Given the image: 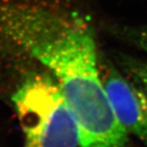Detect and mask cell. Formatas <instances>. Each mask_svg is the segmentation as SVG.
I'll list each match as a JSON object with an SVG mask.
<instances>
[{
  "label": "cell",
  "mask_w": 147,
  "mask_h": 147,
  "mask_svg": "<svg viewBox=\"0 0 147 147\" xmlns=\"http://www.w3.org/2000/svg\"><path fill=\"white\" fill-rule=\"evenodd\" d=\"M24 135V147H79L78 125L60 88L52 78L36 74L13 96Z\"/></svg>",
  "instance_id": "obj_2"
},
{
  "label": "cell",
  "mask_w": 147,
  "mask_h": 147,
  "mask_svg": "<svg viewBox=\"0 0 147 147\" xmlns=\"http://www.w3.org/2000/svg\"><path fill=\"white\" fill-rule=\"evenodd\" d=\"M117 64L121 72L136 86L147 109V61L119 54L117 55Z\"/></svg>",
  "instance_id": "obj_4"
},
{
  "label": "cell",
  "mask_w": 147,
  "mask_h": 147,
  "mask_svg": "<svg viewBox=\"0 0 147 147\" xmlns=\"http://www.w3.org/2000/svg\"><path fill=\"white\" fill-rule=\"evenodd\" d=\"M101 78L119 123L129 136H134L147 146V109L136 86L112 64L103 66Z\"/></svg>",
  "instance_id": "obj_3"
},
{
  "label": "cell",
  "mask_w": 147,
  "mask_h": 147,
  "mask_svg": "<svg viewBox=\"0 0 147 147\" xmlns=\"http://www.w3.org/2000/svg\"><path fill=\"white\" fill-rule=\"evenodd\" d=\"M11 45L55 76L78 125L79 147H127L101 78L95 28L78 9L58 0L25 7L10 29Z\"/></svg>",
  "instance_id": "obj_1"
},
{
  "label": "cell",
  "mask_w": 147,
  "mask_h": 147,
  "mask_svg": "<svg viewBox=\"0 0 147 147\" xmlns=\"http://www.w3.org/2000/svg\"><path fill=\"white\" fill-rule=\"evenodd\" d=\"M109 30L122 41L147 53V26L113 25Z\"/></svg>",
  "instance_id": "obj_5"
}]
</instances>
